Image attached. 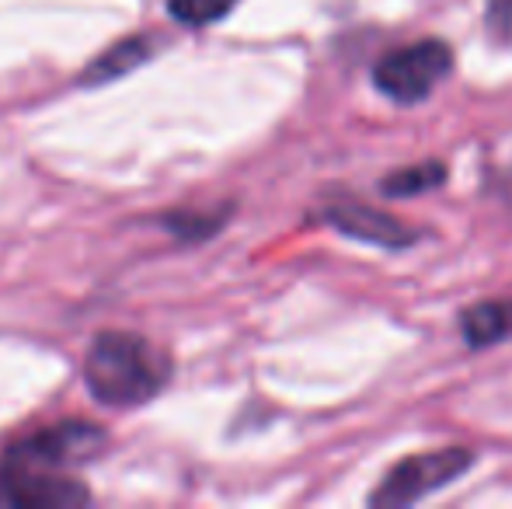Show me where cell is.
<instances>
[{"label":"cell","instance_id":"cell-1","mask_svg":"<svg viewBox=\"0 0 512 509\" xmlns=\"http://www.w3.org/2000/svg\"><path fill=\"white\" fill-rule=\"evenodd\" d=\"M171 377V360L164 349L133 332L95 335L84 356V384L102 405L133 408L161 394Z\"/></svg>","mask_w":512,"mask_h":509},{"label":"cell","instance_id":"cell-2","mask_svg":"<svg viewBox=\"0 0 512 509\" xmlns=\"http://www.w3.org/2000/svg\"><path fill=\"white\" fill-rule=\"evenodd\" d=\"M450 70H453L450 46L439 39H425L380 56V63L373 67V84L391 102L415 105L425 102L450 77Z\"/></svg>","mask_w":512,"mask_h":509},{"label":"cell","instance_id":"cell-3","mask_svg":"<svg viewBox=\"0 0 512 509\" xmlns=\"http://www.w3.org/2000/svg\"><path fill=\"white\" fill-rule=\"evenodd\" d=\"M471 468H474V454L464 447H446V450H432V454L405 457V461H398L384 475V482L370 496V506H394V509L411 506L418 499L432 496V492L446 489V485L457 482Z\"/></svg>","mask_w":512,"mask_h":509},{"label":"cell","instance_id":"cell-4","mask_svg":"<svg viewBox=\"0 0 512 509\" xmlns=\"http://www.w3.org/2000/svg\"><path fill=\"white\" fill-rule=\"evenodd\" d=\"M88 489L70 471L4 454L0 461V506L7 509H70L88 503Z\"/></svg>","mask_w":512,"mask_h":509},{"label":"cell","instance_id":"cell-5","mask_svg":"<svg viewBox=\"0 0 512 509\" xmlns=\"http://www.w3.org/2000/svg\"><path fill=\"white\" fill-rule=\"evenodd\" d=\"M102 450H105V433L95 422H60V426L42 429V433L14 443L7 454L53 471H70L77 464L95 461Z\"/></svg>","mask_w":512,"mask_h":509},{"label":"cell","instance_id":"cell-6","mask_svg":"<svg viewBox=\"0 0 512 509\" xmlns=\"http://www.w3.org/2000/svg\"><path fill=\"white\" fill-rule=\"evenodd\" d=\"M338 234L345 238L366 241V245L387 248V252H398L418 241V231H411L405 220L391 217V213L377 210V206H363V203H331L321 213Z\"/></svg>","mask_w":512,"mask_h":509},{"label":"cell","instance_id":"cell-7","mask_svg":"<svg viewBox=\"0 0 512 509\" xmlns=\"http://www.w3.org/2000/svg\"><path fill=\"white\" fill-rule=\"evenodd\" d=\"M512 328V307L495 304V300H485V304H474L464 311L460 318V335L471 349H485L495 346L509 335Z\"/></svg>","mask_w":512,"mask_h":509},{"label":"cell","instance_id":"cell-8","mask_svg":"<svg viewBox=\"0 0 512 509\" xmlns=\"http://www.w3.org/2000/svg\"><path fill=\"white\" fill-rule=\"evenodd\" d=\"M150 56V42L143 35H133V39L119 42L108 53L98 56L95 63L88 67V74L81 77V84H102V81H115V77L129 74L133 67H140L143 60Z\"/></svg>","mask_w":512,"mask_h":509},{"label":"cell","instance_id":"cell-9","mask_svg":"<svg viewBox=\"0 0 512 509\" xmlns=\"http://www.w3.org/2000/svg\"><path fill=\"white\" fill-rule=\"evenodd\" d=\"M446 182V164L443 161H418L411 168H401V171H391V175L380 182V192L384 196H398V199H408V196H422L429 189H439Z\"/></svg>","mask_w":512,"mask_h":509},{"label":"cell","instance_id":"cell-10","mask_svg":"<svg viewBox=\"0 0 512 509\" xmlns=\"http://www.w3.org/2000/svg\"><path fill=\"white\" fill-rule=\"evenodd\" d=\"M237 7V0H168V14L185 28H206L227 18Z\"/></svg>","mask_w":512,"mask_h":509},{"label":"cell","instance_id":"cell-11","mask_svg":"<svg viewBox=\"0 0 512 509\" xmlns=\"http://www.w3.org/2000/svg\"><path fill=\"white\" fill-rule=\"evenodd\" d=\"M488 25L495 32H512V0H488Z\"/></svg>","mask_w":512,"mask_h":509}]
</instances>
